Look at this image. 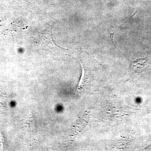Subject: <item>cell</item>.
Wrapping results in <instances>:
<instances>
[{
	"label": "cell",
	"mask_w": 151,
	"mask_h": 151,
	"mask_svg": "<svg viewBox=\"0 0 151 151\" xmlns=\"http://www.w3.org/2000/svg\"><path fill=\"white\" fill-rule=\"evenodd\" d=\"M148 59L147 58H140L132 61L131 63V68L135 72H140L146 67Z\"/></svg>",
	"instance_id": "6da1fadb"
}]
</instances>
